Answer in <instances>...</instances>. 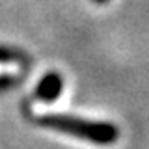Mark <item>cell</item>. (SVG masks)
Returning <instances> with one entry per match:
<instances>
[{
    "label": "cell",
    "instance_id": "cell-3",
    "mask_svg": "<svg viewBox=\"0 0 149 149\" xmlns=\"http://www.w3.org/2000/svg\"><path fill=\"white\" fill-rule=\"evenodd\" d=\"M19 52L17 50H11L8 47H0V63H13L17 62Z\"/></svg>",
    "mask_w": 149,
    "mask_h": 149
},
{
    "label": "cell",
    "instance_id": "cell-2",
    "mask_svg": "<svg viewBox=\"0 0 149 149\" xmlns=\"http://www.w3.org/2000/svg\"><path fill=\"white\" fill-rule=\"evenodd\" d=\"M62 88H63V78L62 74L50 71L49 74H45L41 78V82L37 84L36 88V97L39 101H45V102H50L54 99H58L60 93H62Z\"/></svg>",
    "mask_w": 149,
    "mask_h": 149
},
{
    "label": "cell",
    "instance_id": "cell-1",
    "mask_svg": "<svg viewBox=\"0 0 149 149\" xmlns=\"http://www.w3.org/2000/svg\"><path fill=\"white\" fill-rule=\"evenodd\" d=\"M32 121L37 127L58 130L97 146H112L119 138V130L108 121H90L71 114H41L34 116Z\"/></svg>",
    "mask_w": 149,
    "mask_h": 149
},
{
    "label": "cell",
    "instance_id": "cell-4",
    "mask_svg": "<svg viewBox=\"0 0 149 149\" xmlns=\"http://www.w3.org/2000/svg\"><path fill=\"white\" fill-rule=\"evenodd\" d=\"M17 80L13 77H0V91H6V90H9V88L13 86V84H15Z\"/></svg>",
    "mask_w": 149,
    "mask_h": 149
},
{
    "label": "cell",
    "instance_id": "cell-5",
    "mask_svg": "<svg viewBox=\"0 0 149 149\" xmlns=\"http://www.w3.org/2000/svg\"><path fill=\"white\" fill-rule=\"evenodd\" d=\"M93 2H97V4H104V2H108V0H93Z\"/></svg>",
    "mask_w": 149,
    "mask_h": 149
}]
</instances>
